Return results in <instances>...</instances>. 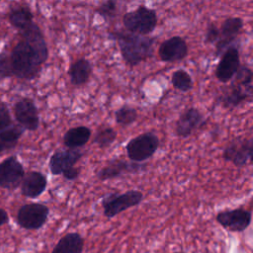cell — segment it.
Wrapping results in <instances>:
<instances>
[{"mask_svg":"<svg viewBox=\"0 0 253 253\" xmlns=\"http://www.w3.org/2000/svg\"><path fill=\"white\" fill-rule=\"evenodd\" d=\"M46 59V55L39 52L22 39L13 47L9 56L11 74L20 79L32 80L39 74Z\"/></svg>","mask_w":253,"mask_h":253,"instance_id":"6da1fadb","label":"cell"},{"mask_svg":"<svg viewBox=\"0 0 253 253\" xmlns=\"http://www.w3.org/2000/svg\"><path fill=\"white\" fill-rule=\"evenodd\" d=\"M110 36L117 41L123 59L130 66L138 65L153 54L154 39L128 32H112Z\"/></svg>","mask_w":253,"mask_h":253,"instance_id":"7a4b0ae2","label":"cell"},{"mask_svg":"<svg viewBox=\"0 0 253 253\" xmlns=\"http://www.w3.org/2000/svg\"><path fill=\"white\" fill-rule=\"evenodd\" d=\"M157 22L156 11L145 5H139L135 10L126 12L123 16V24L126 31L139 36L146 37L151 34L156 28Z\"/></svg>","mask_w":253,"mask_h":253,"instance_id":"3957f363","label":"cell"},{"mask_svg":"<svg viewBox=\"0 0 253 253\" xmlns=\"http://www.w3.org/2000/svg\"><path fill=\"white\" fill-rule=\"evenodd\" d=\"M143 200V194L137 190H128L125 193L114 192L103 197L101 205L104 215L108 218L115 217L121 212L139 205Z\"/></svg>","mask_w":253,"mask_h":253,"instance_id":"277c9868","label":"cell"},{"mask_svg":"<svg viewBox=\"0 0 253 253\" xmlns=\"http://www.w3.org/2000/svg\"><path fill=\"white\" fill-rule=\"evenodd\" d=\"M160 144L159 137L150 131L132 137L126 145L127 157L132 162L143 163L154 155Z\"/></svg>","mask_w":253,"mask_h":253,"instance_id":"5b68a950","label":"cell"},{"mask_svg":"<svg viewBox=\"0 0 253 253\" xmlns=\"http://www.w3.org/2000/svg\"><path fill=\"white\" fill-rule=\"evenodd\" d=\"M222 157L225 161L231 162L236 167H244L253 157L252 137H236L225 146Z\"/></svg>","mask_w":253,"mask_h":253,"instance_id":"8992f818","label":"cell"},{"mask_svg":"<svg viewBox=\"0 0 253 253\" xmlns=\"http://www.w3.org/2000/svg\"><path fill=\"white\" fill-rule=\"evenodd\" d=\"M48 213L49 209L45 205L26 204L18 211L17 222L25 229H39L46 222Z\"/></svg>","mask_w":253,"mask_h":253,"instance_id":"52a82bcc","label":"cell"},{"mask_svg":"<svg viewBox=\"0 0 253 253\" xmlns=\"http://www.w3.org/2000/svg\"><path fill=\"white\" fill-rule=\"evenodd\" d=\"M215 219L224 229L230 232H243L251 224L252 213L243 208L219 211Z\"/></svg>","mask_w":253,"mask_h":253,"instance_id":"ba28073f","label":"cell"},{"mask_svg":"<svg viewBox=\"0 0 253 253\" xmlns=\"http://www.w3.org/2000/svg\"><path fill=\"white\" fill-rule=\"evenodd\" d=\"M243 26L244 23L240 17H228L221 23L218 28L219 37L214 43L215 56L221 55L223 51L237 40V37L241 34Z\"/></svg>","mask_w":253,"mask_h":253,"instance_id":"9c48e42d","label":"cell"},{"mask_svg":"<svg viewBox=\"0 0 253 253\" xmlns=\"http://www.w3.org/2000/svg\"><path fill=\"white\" fill-rule=\"evenodd\" d=\"M145 168V163H137L115 158L98 171L97 178L100 181H107L110 179L119 178L124 174H136L144 171Z\"/></svg>","mask_w":253,"mask_h":253,"instance_id":"30bf717a","label":"cell"},{"mask_svg":"<svg viewBox=\"0 0 253 253\" xmlns=\"http://www.w3.org/2000/svg\"><path fill=\"white\" fill-rule=\"evenodd\" d=\"M240 65L239 49L237 46L230 45L221 54L215 68V77L221 83H227L232 80Z\"/></svg>","mask_w":253,"mask_h":253,"instance_id":"8fae6325","label":"cell"},{"mask_svg":"<svg viewBox=\"0 0 253 253\" xmlns=\"http://www.w3.org/2000/svg\"><path fill=\"white\" fill-rule=\"evenodd\" d=\"M24 176V167L16 156H10L0 163V187L16 189L21 185Z\"/></svg>","mask_w":253,"mask_h":253,"instance_id":"7c38bea8","label":"cell"},{"mask_svg":"<svg viewBox=\"0 0 253 253\" xmlns=\"http://www.w3.org/2000/svg\"><path fill=\"white\" fill-rule=\"evenodd\" d=\"M14 116L19 126L24 129L36 130L40 125L38 108L29 98L19 100L14 106Z\"/></svg>","mask_w":253,"mask_h":253,"instance_id":"4fadbf2b","label":"cell"},{"mask_svg":"<svg viewBox=\"0 0 253 253\" xmlns=\"http://www.w3.org/2000/svg\"><path fill=\"white\" fill-rule=\"evenodd\" d=\"M188 44L179 36L171 37L162 42L158 48V56L163 62H174L184 59L188 54Z\"/></svg>","mask_w":253,"mask_h":253,"instance_id":"5bb4252c","label":"cell"},{"mask_svg":"<svg viewBox=\"0 0 253 253\" xmlns=\"http://www.w3.org/2000/svg\"><path fill=\"white\" fill-rule=\"evenodd\" d=\"M83 153L79 149L56 150L49 158L48 166L52 175H62L68 169L75 167V164L81 159Z\"/></svg>","mask_w":253,"mask_h":253,"instance_id":"9a60e30c","label":"cell"},{"mask_svg":"<svg viewBox=\"0 0 253 253\" xmlns=\"http://www.w3.org/2000/svg\"><path fill=\"white\" fill-rule=\"evenodd\" d=\"M205 124L204 115L197 108H189L183 112L175 123V134L179 137H189L194 130Z\"/></svg>","mask_w":253,"mask_h":253,"instance_id":"2e32d148","label":"cell"},{"mask_svg":"<svg viewBox=\"0 0 253 253\" xmlns=\"http://www.w3.org/2000/svg\"><path fill=\"white\" fill-rule=\"evenodd\" d=\"M252 87H245L232 82L228 89H226L218 98V103L226 109L236 108L243 102L251 100Z\"/></svg>","mask_w":253,"mask_h":253,"instance_id":"e0dca14e","label":"cell"},{"mask_svg":"<svg viewBox=\"0 0 253 253\" xmlns=\"http://www.w3.org/2000/svg\"><path fill=\"white\" fill-rule=\"evenodd\" d=\"M46 186V177L42 172L31 171L23 178L21 183V192L22 195L27 198L36 199L45 191Z\"/></svg>","mask_w":253,"mask_h":253,"instance_id":"ac0fdd59","label":"cell"},{"mask_svg":"<svg viewBox=\"0 0 253 253\" xmlns=\"http://www.w3.org/2000/svg\"><path fill=\"white\" fill-rule=\"evenodd\" d=\"M92 64L88 59L79 58L69 65L68 76L73 86H82L88 82L92 74Z\"/></svg>","mask_w":253,"mask_h":253,"instance_id":"d6986e66","label":"cell"},{"mask_svg":"<svg viewBox=\"0 0 253 253\" xmlns=\"http://www.w3.org/2000/svg\"><path fill=\"white\" fill-rule=\"evenodd\" d=\"M84 239L78 232H68L63 235L53 247L51 253H82Z\"/></svg>","mask_w":253,"mask_h":253,"instance_id":"ffe728a7","label":"cell"},{"mask_svg":"<svg viewBox=\"0 0 253 253\" xmlns=\"http://www.w3.org/2000/svg\"><path fill=\"white\" fill-rule=\"evenodd\" d=\"M91 129L85 126H78L69 128L63 135V144L69 149H78L84 146L90 139Z\"/></svg>","mask_w":253,"mask_h":253,"instance_id":"44dd1931","label":"cell"},{"mask_svg":"<svg viewBox=\"0 0 253 253\" xmlns=\"http://www.w3.org/2000/svg\"><path fill=\"white\" fill-rule=\"evenodd\" d=\"M33 13L29 7L21 6L11 10L9 14V21L13 27L23 31L33 23Z\"/></svg>","mask_w":253,"mask_h":253,"instance_id":"7402d4cb","label":"cell"},{"mask_svg":"<svg viewBox=\"0 0 253 253\" xmlns=\"http://www.w3.org/2000/svg\"><path fill=\"white\" fill-rule=\"evenodd\" d=\"M24 128L20 126L12 125L0 131V141L3 143L5 149L14 147L19 138L22 136Z\"/></svg>","mask_w":253,"mask_h":253,"instance_id":"603a6c76","label":"cell"},{"mask_svg":"<svg viewBox=\"0 0 253 253\" xmlns=\"http://www.w3.org/2000/svg\"><path fill=\"white\" fill-rule=\"evenodd\" d=\"M171 84L175 89L181 92H188L194 86L191 75L185 69H177L172 73Z\"/></svg>","mask_w":253,"mask_h":253,"instance_id":"cb8c5ba5","label":"cell"},{"mask_svg":"<svg viewBox=\"0 0 253 253\" xmlns=\"http://www.w3.org/2000/svg\"><path fill=\"white\" fill-rule=\"evenodd\" d=\"M138 117L136 109L129 106H123L115 112L116 123L123 126H127L133 124Z\"/></svg>","mask_w":253,"mask_h":253,"instance_id":"d4e9b609","label":"cell"},{"mask_svg":"<svg viewBox=\"0 0 253 253\" xmlns=\"http://www.w3.org/2000/svg\"><path fill=\"white\" fill-rule=\"evenodd\" d=\"M117 138V131L113 127H105L97 131L94 137V143L100 148L104 149L109 147Z\"/></svg>","mask_w":253,"mask_h":253,"instance_id":"484cf974","label":"cell"},{"mask_svg":"<svg viewBox=\"0 0 253 253\" xmlns=\"http://www.w3.org/2000/svg\"><path fill=\"white\" fill-rule=\"evenodd\" d=\"M232 79H233L232 82H235L239 85H242L245 87H252V79H253L252 70L246 65H240L239 69L237 70L236 74Z\"/></svg>","mask_w":253,"mask_h":253,"instance_id":"4316f807","label":"cell"},{"mask_svg":"<svg viewBox=\"0 0 253 253\" xmlns=\"http://www.w3.org/2000/svg\"><path fill=\"white\" fill-rule=\"evenodd\" d=\"M116 11H117V1L115 0L105 1L96 9V13H98L100 16H102L106 20L115 17Z\"/></svg>","mask_w":253,"mask_h":253,"instance_id":"83f0119b","label":"cell"},{"mask_svg":"<svg viewBox=\"0 0 253 253\" xmlns=\"http://www.w3.org/2000/svg\"><path fill=\"white\" fill-rule=\"evenodd\" d=\"M11 116L8 107L5 103L0 102V131L11 126Z\"/></svg>","mask_w":253,"mask_h":253,"instance_id":"f1b7e54d","label":"cell"},{"mask_svg":"<svg viewBox=\"0 0 253 253\" xmlns=\"http://www.w3.org/2000/svg\"><path fill=\"white\" fill-rule=\"evenodd\" d=\"M219 37V31L218 28L214 23H211L207 30H206V36H205V42L209 44L215 43Z\"/></svg>","mask_w":253,"mask_h":253,"instance_id":"f546056e","label":"cell"},{"mask_svg":"<svg viewBox=\"0 0 253 253\" xmlns=\"http://www.w3.org/2000/svg\"><path fill=\"white\" fill-rule=\"evenodd\" d=\"M12 76L11 69H10V62H9V56H7L5 53L0 54V79L4 77Z\"/></svg>","mask_w":253,"mask_h":253,"instance_id":"4dcf8cb0","label":"cell"},{"mask_svg":"<svg viewBox=\"0 0 253 253\" xmlns=\"http://www.w3.org/2000/svg\"><path fill=\"white\" fill-rule=\"evenodd\" d=\"M79 173H80V170L76 167H73L71 169H68L67 171H65L62 176L66 179V180H69V181H73V180H76L79 176Z\"/></svg>","mask_w":253,"mask_h":253,"instance_id":"1f68e13d","label":"cell"},{"mask_svg":"<svg viewBox=\"0 0 253 253\" xmlns=\"http://www.w3.org/2000/svg\"><path fill=\"white\" fill-rule=\"evenodd\" d=\"M7 221H8V214L6 211H4L3 209H0V225L6 223Z\"/></svg>","mask_w":253,"mask_h":253,"instance_id":"d6a6232c","label":"cell"},{"mask_svg":"<svg viewBox=\"0 0 253 253\" xmlns=\"http://www.w3.org/2000/svg\"><path fill=\"white\" fill-rule=\"evenodd\" d=\"M5 149V147H4V145H3V143L0 141V153L3 151Z\"/></svg>","mask_w":253,"mask_h":253,"instance_id":"836d02e7","label":"cell"},{"mask_svg":"<svg viewBox=\"0 0 253 253\" xmlns=\"http://www.w3.org/2000/svg\"><path fill=\"white\" fill-rule=\"evenodd\" d=\"M173 253H186L184 251H177V252H173Z\"/></svg>","mask_w":253,"mask_h":253,"instance_id":"e575fe53","label":"cell"}]
</instances>
